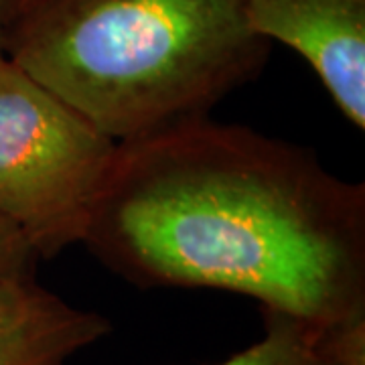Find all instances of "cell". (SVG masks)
<instances>
[{"label": "cell", "mask_w": 365, "mask_h": 365, "mask_svg": "<svg viewBox=\"0 0 365 365\" xmlns=\"http://www.w3.org/2000/svg\"><path fill=\"white\" fill-rule=\"evenodd\" d=\"M264 337L215 365H345L311 327L262 309Z\"/></svg>", "instance_id": "cell-6"}, {"label": "cell", "mask_w": 365, "mask_h": 365, "mask_svg": "<svg viewBox=\"0 0 365 365\" xmlns=\"http://www.w3.org/2000/svg\"><path fill=\"white\" fill-rule=\"evenodd\" d=\"M45 0H2V26L4 33L19 23L21 19H25L26 14H31L35 9H39Z\"/></svg>", "instance_id": "cell-8"}, {"label": "cell", "mask_w": 365, "mask_h": 365, "mask_svg": "<svg viewBox=\"0 0 365 365\" xmlns=\"http://www.w3.org/2000/svg\"><path fill=\"white\" fill-rule=\"evenodd\" d=\"M110 331V319L69 304L35 274L0 282V365H67Z\"/></svg>", "instance_id": "cell-5"}, {"label": "cell", "mask_w": 365, "mask_h": 365, "mask_svg": "<svg viewBox=\"0 0 365 365\" xmlns=\"http://www.w3.org/2000/svg\"><path fill=\"white\" fill-rule=\"evenodd\" d=\"M0 57H4V26H2V0H0Z\"/></svg>", "instance_id": "cell-9"}, {"label": "cell", "mask_w": 365, "mask_h": 365, "mask_svg": "<svg viewBox=\"0 0 365 365\" xmlns=\"http://www.w3.org/2000/svg\"><path fill=\"white\" fill-rule=\"evenodd\" d=\"M37 260L25 235L0 217V282L16 276H33Z\"/></svg>", "instance_id": "cell-7"}, {"label": "cell", "mask_w": 365, "mask_h": 365, "mask_svg": "<svg viewBox=\"0 0 365 365\" xmlns=\"http://www.w3.org/2000/svg\"><path fill=\"white\" fill-rule=\"evenodd\" d=\"M118 146L0 57V217L25 235L37 258L83 244Z\"/></svg>", "instance_id": "cell-3"}, {"label": "cell", "mask_w": 365, "mask_h": 365, "mask_svg": "<svg viewBox=\"0 0 365 365\" xmlns=\"http://www.w3.org/2000/svg\"><path fill=\"white\" fill-rule=\"evenodd\" d=\"M268 53L246 0H45L4 33L14 66L116 143L209 118Z\"/></svg>", "instance_id": "cell-2"}, {"label": "cell", "mask_w": 365, "mask_h": 365, "mask_svg": "<svg viewBox=\"0 0 365 365\" xmlns=\"http://www.w3.org/2000/svg\"><path fill=\"white\" fill-rule=\"evenodd\" d=\"M83 244L143 288H215L365 365V185L209 118L120 143Z\"/></svg>", "instance_id": "cell-1"}, {"label": "cell", "mask_w": 365, "mask_h": 365, "mask_svg": "<svg viewBox=\"0 0 365 365\" xmlns=\"http://www.w3.org/2000/svg\"><path fill=\"white\" fill-rule=\"evenodd\" d=\"M246 21L258 37L299 53L365 130V0H246Z\"/></svg>", "instance_id": "cell-4"}]
</instances>
